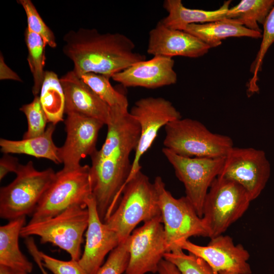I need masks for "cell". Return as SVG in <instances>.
<instances>
[{
	"instance_id": "obj_10",
	"label": "cell",
	"mask_w": 274,
	"mask_h": 274,
	"mask_svg": "<svg viewBox=\"0 0 274 274\" xmlns=\"http://www.w3.org/2000/svg\"><path fill=\"white\" fill-rule=\"evenodd\" d=\"M162 153L183 183L186 197L201 218L205 197L214 180L222 168L225 157H186L163 148Z\"/></svg>"
},
{
	"instance_id": "obj_35",
	"label": "cell",
	"mask_w": 274,
	"mask_h": 274,
	"mask_svg": "<svg viewBox=\"0 0 274 274\" xmlns=\"http://www.w3.org/2000/svg\"><path fill=\"white\" fill-rule=\"evenodd\" d=\"M0 66L1 80L10 79L22 82L19 76L5 63L2 54H1L0 58Z\"/></svg>"
},
{
	"instance_id": "obj_9",
	"label": "cell",
	"mask_w": 274,
	"mask_h": 274,
	"mask_svg": "<svg viewBox=\"0 0 274 274\" xmlns=\"http://www.w3.org/2000/svg\"><path fill=\"white\" fill-rule=\"evenodd\" d=\"M154 184L158 194L167 252L180 249L179 243L191 236L208 237L201 218L186 196L174 197L166 190L160 177L155 178Z\"/></svg>"
},
{
	"instance_id": "obj_16",
	"label": "cell",
	"mask_w": 274,
	"mask_h": 274,
	"mask_svg": "<svg viewBox=\"0 0 274 274\" xmlns=\"http://www.w3.org/2000/svg\"><path fill=\"white\" fill-rule=\"evenodd\" d=\"M89 220L83 254L78 262L87 274H96L106 256L120 243L117 233L100 219L93 196L88 200Z\"/></svg>"
},
{
	"instance_id": "obj_37",
	"label": "cell",
	"mask_w": 274,
	"mask_h": 274,
	"mask_svg": "<svg viewBox=\"0 0 274 274\" xmlns=\"http://www.w3.org/2000/svg\"><path fill=\"white\" fill-rule=\"evenodd\" d=\"M29 253L32 256L34 260L40 268L42 274H48L45 270L44 267L42 264L41 258L39 255V251L37 248H33L29 251Z\"/></svg>"
},
{
	"instance_id": "obj_28",
	"label": "cell",
	"mask_w": 274,
	"mask_h": 274,
	"mask_svg": "<svg viewBox=\"0 0 274 274\" xmlns=\"http://www.w3.org/2000/svg\"><path fill=\"white\" fill-rule=\"evenodd\" d=\"M263 25L262 41L256 56L251 63L250 72L253 76L248 84L247 94L248 96L258 92L257 85L258 73L261 70L265 55L270 46L274 42V7L268 14Z\"/></svg>"
},
{
	"instance_id": "obj_29",
	"label": "cell",
	"mask_w": 274,
	"mask_h": 274,
	"mask_svg": "<svg viewBox=\"0 0 274 274\" xmlns=\"http://www.w3.org/2000/svg\"><path fill=\"white\" fill-rule=\"evenodd\" d=\"M181 249L166 252L164 259L174 263L182 274H214L209 265L201 258L186 254Z\"/></svg>"
},
{
	"instance_id": "obj_36",
	"label": "cell",
	"mask_w": 274,
	"mask_h": 274,
	"mask_svg": "<svg viewBox=\"0 0 274 274\" xmlns=\"http://www.w3.org/2000/svg\"><path fill=\"white\" fill-rule=\"evenodd\" d=\"M157 272L159 274H182L174 263L165 259L160 262Z\"/></svg>"
},
{
	"instance_id": "obj_17",
	"label": "cell",
	"mask_w": 274,
	"mask_h": 274,
	"mask_svg": "<svg viewBox=\"0 0 274 274\" xmlns=\"http://www.w3.org/2000/svg\"><path fill=\"white\" fill-rule=\"evenodd\" d=\"M173 58L155 56L138 62L113 75L111 78L126 87L154 89L175 84L177 75Z\"/></svg>"
},
{
	"instance_id": "obj_13",
	"label": "cell",
	"mask_w": 274,
	"mask_h": 274,
	"mask_svg": "<svg viewBox=\"0 0 274 274\" xmlns=\"http://www.w3.org/2000/svg\"><path fill=\"white\" fill-rule=\"evenodd\" d=\"M127 240L129 258L125 274L157 272L159 264L167 252L161 216L144 223Z\"/></svg>"
},
{
	"instance_id": "obj_26",
	"label": "cell",
	"mask_w": 274,
	"mask_h": 274,
	"mask_svg": "<svg viewBox=\"0 0 274 274\" xmlns=\"http://www.w3.org/2000/svg\"><path fill=\"white\" fill-rule=\"evenodd\" d=\"M25 41L28 51L27 60L32 74L33 85L32 92L34 96L39 95L44 81L45 64V47L47 45L39 35L26 28Z\"/></svg>"
},
{
	"instance_id": "obj_34",
	"label": "cell",
	"mask_w": 274,
	"mask_h": 274,
	"mask_svg": "<svg viewBox=\"0 0 274 274\" xmlns=\"http://www.w3.org/2000/svg\"><path fill=\"white\" fill-rule=\"evenodd\" d=\"M18 159L4 154L0 159V180H2L8 173H16L20 165Z\"/></svg>"
},
{
	"instance_id": "obj_22",
	"label": "cell",
	"mask_w": 274,
	"mask_h": 274,
	"mask_svg": "<svg viewBox=\"0 0 274 274\" xmlns=\"http://www.w3.org/2000/svg\"><path fill=\"white\" fill-rule=\"evenodd\" d=\"M184 31L197 37L210 48L220 46L223 40L229 37H246L256 39L262 38L261 32L250 30L228 19L190 24Z\"/></svg>"
},
{
	"instance_id": "obj_24",
	"label": "cell",
	"mask_w": 274,
	"mask_h": 274,
	"mask_svg": "<svg viewBox=\"0 0 274 274\" xmlns=\"http://www.w3.org/2000/svg\"><path fill=\"white\" fill-rule=\"evenodd\" d=\"M39 96L48 122L56 125L64 121L65 94L60 78L55 72L45 71Z\"/></svg>"
},
{
	"instance_id": "obj_11",
	"label": "cell",
	"mask_w": 274,
	"mask_h": 274,
	"mask_svg": "<svg viewBox=\"0 0 274 274\" xmlns=\"http://www.w3.org/2000/svg\"><path fill=\"white\" fill-rule=\"evenodd\" d=\"M270 175V165L264 151L233 147L225 157L218 176L242 186L252 201L260 195Z\"/></svg>"
},
{
	"instance_id": "obj_32",
	"label": "cell",
	"mask_w": 274,
	"mask_h": 274,
	"mask_svg": "<svg viewBox=\"0 0 274 274\" xmlns=\"http://www.w3.org/2000/svg\"><path fill=\"white\" fill-rule=\"evenodd\" d=\"M129 254L127 238L112 250L96 274H122L125 272L129 261Z\"/></svg>"
},
{
	"instance_id": "obj_7",
	"label": "cell",
	"mask_w": 274,
	"mask_h": 274,
	"mask_svg": "<svg viewBox=\"0 0 274 274\" xmlns=\"http://www.w3.org/2000/svg\"><path fill=\"white\" fill-rule=\"evenodd\" d=\"M55 174L51 168L37 170L31 161L20 164L15 180L1 188V218L10 221L32 214Z\"/></svg>"
},
{
	"instance_id": "obj_14",
	"label": "cell",
	"mask_w": 274,
	"mask_h": 274,
	"mask_svg": "<svg viewBox=\"0 0 274 274\" xmlns=\"http://www.w3.org/2000/svg\"><path fill=\"white\" fill-rule=\"evenodd\" d=\"M179 248L205 261L214 274L231 271L238 274H251L248 261L250 254L241 244L235 245L232 237L223 234L211 238L207 246L196 245L185 240L179 244Z\"/></svg>"
},
{
	"instance_id": "obj_1",
	"label": "cell",
	"mask_w": 274,
	"mask_h": 274,
	"mask_svg": "<svg viewBox=\"0 0 274 274\" xmlns=\"http://www.w3.org/2000/svg\"><path fill=\"white\" fill-rule=\"evenodd\" d=\"M105 141L90 156L92 195L104 222L115 210L130 173V155L135 150L141 130L128 109L111 108Z\"/></svg>"
},
{
	"instance_id": "obj_33",
	"label": "cell",
	"mask_w": 274,
	"mask_h": 274,
	"mask_svg": "<svg viewBox=\"0 0 274 274\" xmlns=\"http://www.w3.org/2000/svg\"><path fill=\"white\" fill-rule=\"evenodd\" d=\"M42 264L53 274H87L78 261H63L54 258L39 251Z\"/></svg>"
},
{
	"instance_id": "obj_30",
	"label": "cell",
	"mask_w": 274,
	"mask_h": 274,
	"mask_svg": "<svg viewBox=\"0 0 274 274\" xmlns=\"http://www.w3.org/2000/svg\"><path fill=\"white\" fill-rule=\"evenodd\" d=\"M17 3L25 11L27 22L26 28L40 36L47 45L52 48H56L57 43L54 33L45 23L31 1L18 0Z\"/></svg>"
},
{
	"instance_id": "obj_20",
	"label": "cell",
	"mask_w": 274,
	"mask_h": 274,
	"mask_svg": "<svg viewBox=\"0 0 274 274\" xmlns=\"http://www.w3.org/2000/svg\"><path fill=\"white\" fill-rule=\"evenodd\" d=\"M231 2H224L218 9L207 11L186 8L181 0H165L163 7L168 15L160 21L168 28L184 30L190 24L223 20L226 19Z\"/></svg>"
},
{
	"instance_id": "obj_18",
	"label": "cell",
	"mask_w": 274,
	"mask_h": 274,
	"mask_svg": "<svg viewBox=\"0 0 274 274\" xmlns=\"http://www.w3.org/2000/svg\"><path fill=\"white\" fill-rule=\"evenodd\" d=\"M210 49L192 35L168 28L159 21L149 31L147 52L154 56L197 58L207 54Z\"/></svg>"
},
{
	"instance_id": "obj_4",
	"label": "cell",
	"mask_w": 274,
	"mask_h": 274,
	"mask_svg": "<svg viewBox=\"0 0 274 274\" xmlns=\"http://www.w3.org/2000/svg\"><path fill=\"white\" fill-rule=\"evenodd\" d=\"M164 127V148L181 156L223 158L233 147L231 138L211 131L196 120L181 118Z\"/></svg>"
},
{
	"instance_id": "obj_25",
	"label": "cell",
	"mask_w": 274,
	"mask_h": 274,
	"mask_svg": "<svg viewBox=\"0 0 274 274\" xmlns=\"http://www.w3.org/2000/svg\"><path fill=\"white\" fill-rule=\"evenodd\" d=\"M274 7V0H242L229 8L226 19L232 20L245 27L262 32L258 24L263 25Z\"/></svg>"
},
{
	"instance_id": "obj_15",
	"label": "cell",
	"mask_w": 274,
	"mask_h": 274,
	"mask_svg": "<svg viewBox=\"0 0 274 274\" xmlns=\"http://www.w3.org/2000/svg\"><path fill=\"white\" fill-rule=\"evenodd\" d=\"M64 120L66 138L59 148L63 168L73 169L81 166L80 161L96 150L99 130L105 125L99 120L78 113L66 114Z\"/></svg>"
},
{
	"instance_id": "obj_3",
	"label": "cell",
	"mask_w": 274,
	"mask_h": 274,
	"mask_svg": "<svg viewBox=\"0 0 274 274\" xmlns=\"http://www.w3.org/2000/svg\"><path fill=\"white\" fill-rule=\"evenodd\" d=\"M160 216L154 183L140 170L126 183L118 204L104 223L117 233L121 243L140 223Z\"/></svg>"
},
{
	"instance_id": "obj_19",
	"label": "cell",
	"mask_w": 274,
	"mask_h": 274,
	"mask_svg": "<svg viewBox=\"0 0 274 274\" xmlns=\"http://www.w3.org/2000/svg\"><path fill=\"white\" fill-rule=\"evenodd\" d=\"M65 98V113H78L107 125L111 118L110 107L73 70L60 78Z\"/></svg>"
},
{
	"instance_id": "obj_38",
	"label": "cell",
	"mask_w": 274,
	"mask_h": 274,
	"mask_svg": "<svg viewBox=\"0 0 274 274\" xmlns=\"http://www.w3.org/2000/svg\"><path fill=\"white\" fill-rule=\"evenodd\" d=\"M17 271L7 266L0 265V274H17Z\"/></svg>"
},
{
	"instance_id": "obj_27",
	"label": "cell",
	"mask_w": 274,
	"mask_h": 274,
	"mask_svg": "<svg viewBox=\"0 0 274 274\" xmlns=\"http://www.w3.org/2000/svg\"><path fill=\"white\" fill-rule=\"evenodd\" d=\"M81 78L110 108L128 109L126 96L112 86L109 78L93 73L86 74Z\"/></svg>"
},
{
	"instance_id": "obj_8",
	"label": "cell",
	"mask_w": 274,
	"mask_h": 274,
	"mask_svg": "<svg viewBox=\"0 0 274 274\" xmlns=\"http://www.w3.org/2000/svg\"><path fill=\"white\" fill-rule=\"evenodd\" d=\"M88 220L87 207L74 206L52 218L28 222L22 227L20 236H39L42 244L49 243L58 246L67 252L71 259L78 261Z\"/></svg>"
},
{
	"instance_id": "obj_40",
	"label": "cell",
	"mask_w": 274,
	"mask_h": 274,
	"mask_svg": "<svg viewBox=\"0 0 274 274\" xmlns=\"http://www.w3.org/2000/svg\"><path fill=\"white\" fill-rule=\"evenodd\" d=\"M17 274H28V273L25 272H23V271H17Z\"/></svg>"
},
{
	"instance_id": "obj_5",
	"label": "cell",
	"mask_w": 274,
	"mask_h": 274,
	"mask_svg": "<svg viewBox=\"0 0 274 274\" xmlns=\"http://www.w3.org/2000/svg\"><path fill=\"white\" fill-rule=\"evenodd\" d=\"M92 196L89 165L62 168L56 173L29 222L52 218L74 206L87 207V202Z\"/></svg>"
},
{
	"instance_id": "obj_31",
	"label": "cell",
	"mask_w": 274,
	"mask_h": 274,
	"mask_svg": "<svg viewBox=\"0 0 274 274\" xmlns=\"http://www.w3.org/2000/svg\"><path fill=\"white\" fill-rule=\"evenodd\" d=\"M19 110L25 114L28 124L27 130L23 139L36 137L45 132L48 121L39 95L35 96L31 102L23 105Z\"/></svg>"
},
{
	"instance_id": "obj_21",
	"label": "cell",
	"mask_w": 274,
	"mask_h": 274,
	"mask_svg": "<svg viewBox=\"0 0 274 274\" xmlns=\"http://www.w3.org/2000/svg\"><path fill=\"white\" fill-rule=\"evenodd\" d=\"M25 217L10 220L0 227V265L17 271L27 273L32 271L33 265L23 254L19 246V236L25 225Z\"/></svg>"
},
{
	"instance_id": "obj_2",
	"label": "cell",
	"mask_w": 274,
	"mask_h": 274,
	"mask_svg": "<svg viewBox=\"0 0 274 274\" xmlns=\"http://www.w3.org/2000/svg\"><path fill=\"white\" fill-rule=\"evenodd\" d=\"M63 54L72 61L80 77L88 73L111 78L130 65L146 60L134 43L120 33H102L94 28L71 30L63 37Z\"/></svg>"
},
{
	"instance_id": "obj_6",
	"label": "cell",
	"mask_w": 274,
	"mask_h": 274,
	"mask_svg": "<svg viewBox=\"0 0 274 274\" xmlns=\"http://www.w3.org/2000/svg\"><path fill=\"white\" fill-rule=\"evenodd\" d=\"M251 202L238 183L218 176L205 197L202 220L210 238L222 235L241 218Z\"/></svg>"
},
{
	"instance_id": "obj_23",
	"label": "cell",
	"mask_w": 274,
	"mask_h": 274,
	"mask_svg": "<svg viewBox=\"0 0 274 274\" xmlns=\"http://www.w3.org/2000/svg\"><path fill=\"white\" fill-rule=\"evenodd\" d=\"M55 125L50 124L41 135L19 141L0 139L1 151L4 154H23L36 158L48 159L56 164L61 163L59 148L54 144L52 135Z\"/></svg>"
},
{
	"instance_id": "obj_39",
	"label": "cell",
	"mask_w": 274,
	"mask_h": 274,
	"mask_svg": "<svg viewBox=\"0 0 274 274\" xmlns=\"http://www.w3.org/2000/svg\"><path fill=\"white\" fill-rule=\"evenodd\" d=\"M219 274H238V273L234 272L225 271H221L219 273Z\"/></svg>"
},
{
	"instance_id": "obj_12",
	"label": "cell",
	"mask_w": 274,
	"mask_h": 274,
	"mask_svg": "<svg viewBox=\"0 0 274 274\" xmlns=\"http://www.w3.org/2000/svg\"><path fill=\"white\" fill-rule=\"evenodd\" d=\"M129 113L138 122L141 133L126 183L141 170L140 159L152 145L159 129L167 123L182 118L180 113L170 101L160 97L139 99Z\"/></svg>"
}]
</instances>
